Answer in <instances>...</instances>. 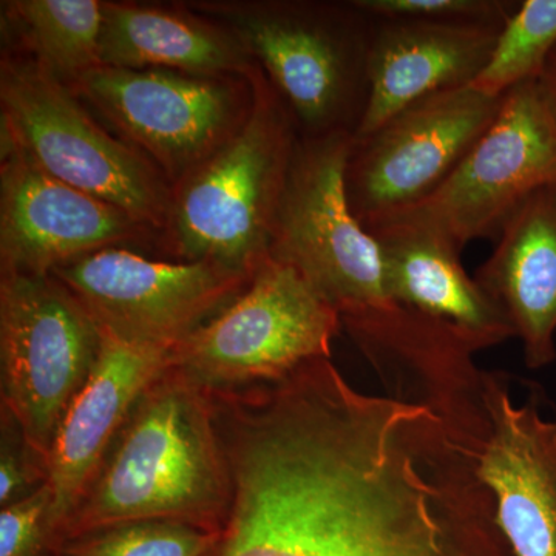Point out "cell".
<instances>
[{"instance_id": "obj_21", "label": "cell", "mask_w": 556, "mask_h": 556, "mask_svg": "<svg viewBox=\"0 0 556 556\" xmlns=\"http://www.w3.org/2000/svg\"><path fill=\"white\" fill-rule=\"evenodd\" d=\"M556 46V0H525L497 36L489 64L471 86L503 98L519 84L536 79Z\"/></svg>"}, {"instance_id": "obj_6", "label": "cell", "mask_w": 556, "mask_h": 556, "mask_svg": "<svg viewBox=\"0 0 556 556\" xmlns=\"http://www.w3.org/2000/svg\"><path fill=\"white\" fill-rule=\"evenodd\" d=\"M354 135L299 139L270 257L298 269L340 317L396 305L378 241L351 207L346 167Z\"/></svg>"}, {"instance_id": "obj_4", "label": "cell", "mask_w": 556, "mask_h": 556, "mask_svg": "<svg viewBox=\"0 0 556 556\" xmlns=\"http://www.w3.org/2000/svg\"><path fill=\"white\" fill-rule=\"evenodd\" d=\"M340 327L339 311L298 269L269 257L228 306L172 348L167 365L207 393L243 390L331 358Z\"/></svg>"}, {"instance_id": "obj_8", "label": "cell", "mask_w": 556, "mask_h": 556, "mask_svg": "<svg viewBox=\"0 0 556 556\" xmlns=\"http://www.w3.org/2000/svg\"><path fill=\"white\" fill-rule=\"evenodd\" d=\"M0 97L2 134L40 169L141 225L169 218L172 200L148 161L98 126L38 62H7Z\"/></svg>"}, {"instance_id": "obj_20", "label": "cell", "mask_w": 556, "mask_h": 556, "mask_svg": "<svg viewBox=\"0 0 556 556\" xmlns=\"http://www.w3.org/2000/svg\"><path fill=\"white\" fill-rule=\"evenodd\" d=\"M40 67L75 78L100 67L105 5L97 0H21L10 3Z\"/></svg>"}, {"instance_id": "obj_3", "label": "cell", "mask_w": 556, "mask_h": 556, "mask_svg": "<svg viewBox=\"0 0 556 556\" xmlns=\"http://www.w3.org/2000/svg\"><path fill=\"white\" fill-rule=\"evenodd\" d=\"M277 91L257 87L247 119L182 181L169 218L178 257L252 274L270 257L299 139Z\"/></svg>"}, {"instance_id": "obj_12", "label": "cell", "mask_w": 556, "mask_h": 556, "mask_svg": "<svg viewBox=\"0 0 556 556\" xmlns=\"http://www.w3.org/2000/svg\"><path fill=\"white\" fill-rule=\"evenodd\" d=\"M2 273L47 276L137 237L141 223L119 207L40 169L2 134Z\"/></svg>"}, {"instance_id": "obj_22", "label": "cell", "mask_w": 556, "mask_h": 556, "mask_svg": "<svg viewBox=\"0 0 556 556\" xmlns=\"http://www.w3.org/2000/svg\"><path fill=\"white\" fill-rule=\"evenodd\" d=\"M215 536L182 522H124L68 540L60 556H204Z\"/></svg>"}, {"instance_id": "obj_14", "label": "cell", "mask_w": 556, "mask_h": 556, "mask_svg": "<svg viewBox=\"0 0 556 556\" xmlns=\"http://www.w3.org/2000/svg\"><path fill=\"white\" fill-rule=\"evenodd\" d=\"M489 431L475 453L493 493L496 522L514 556H556V420L535 402L515 405L500 372H482Z\"/></svg>"}, {"instance_id": "obj_2", "label": "cell", "mask_w": 556, "mask_h": 556, "mask_svg": "<svg viewBox=\"0 0 556 556\" xmlns=\"http://www.w3.org/2000/svg\"><path fill=\"white\" fill-rule=\"evenodd\" d=\"M229 496L211 394L166 365L139 396L70 515L61 547L134 521H175L217 533Z\"/></svg>"}, {"instance_id": "obj_25", "label": "cell", "mask_w": 556, "mask_h": 556, "mask_svg": "<svg viewBox=\"0 0 556 556\" xmlns=\"http://www.w3.org/2000/svg\"><path fill=\"white\" fill-rule=\"evenodd\" d=\"M375 17H420V20L506 24L518 9L511 0H353Z\"/></svg>"}, {"instance_id": "obj_17", "label": "cell", "mask_w": 556, "mask_h": 556, "mask_svg": "<svg viewBox=\"0 0 556 556\" xmlns=\"http://www.w3.org/2000/svg\"><path fill=\"white\" fill-rule=\"evenodd\" d=\"M367 229L378 241L391 302L444 325L473 353L515 338L506 314L468 276L463 251L447 237L407 215Z\"/></svg>"}, {"instance_id": "obj_11", "label": "cell", "mask_w": 556, "mask_h": 556, "mask_svg": "<svg viewBox=\"0 0 556 556\" xmlns=\"http://www.w3.org/2000/svg\"><path fill=\"white\" fill-rule=\"evenodd\" d=\"M102 334L172 350L248 287L252 276L208 263L156 262L102 249L54 269Z\"/></svg>"}, {"instance_id": "obj_19", "label": "cell", "mask_w": 556, "mask_h": 556, "mask_svg": "<svg viewBox=\"0 0 556 556\" xmlns=\"http://www.w3.org/2000/svg\"><path fill=\"white\" fill-rule=\"evenodd\" d=\"M247 47L226 33L169 11L105 5L100 65L215 75L248 67Z\"/></svg>"}, {"instance_id": "obj_10", "label": "cell", "mask_w": 556, "mask_h": 556, "mask_svg": "<svg viewBox=\"0 0 556 556\" xmlns=\"http://www.w3.org/2000/svg\"><path fill=\"white\" fill-rule=\"evenodd\" d=\"M551 185L556 131L532 79L504 94L496 118L447 181L396 215L430 226L463 251L475 240L496 241L525 201Z\"/></svg>"}, {"instance_id": "obj_1", "label": "cell", "mask_w": 556, "mask_h": 556, "mask_svg": "<svg viewBox=\"0 0 556 556\" xmlns=\"http://www.w3.org/2000/svg\"><path fill=\"white\" fill-rule=\"evenodd\" d=\"M214 413L230 496L204 556H514L475 453L424 402L318 362Z\"/></svg>"}, {"instance_id": "obj_23", "label": "cell", "mask_w": 556, "mask_h": 556, "mask_svg": "<svg viewBox=\"0 0 556 556\" xmlns=\"http://www.w3.org/2000/svg\"><path fill=\"white\" fill-rule=\"evenodd\" d=\"M49 482V457L25 437L17 420L0 408V508L25 500Z\"/></svg>"}, {"instance_id": "obj_24", "label": "cell", "mask_w": 556, "mask_h": 556, "mask_svg": "<svg viewBox=\"0 0 556 556\" xmlns=\"http://www.w3.org/2000/svg\"><path fill=\"white\" fill-rule=\"evenodd\" d=\"M49 485L0 508V556H60L50 522Z\"/></svg>"}, {"instance_id": "obj_7", "label": "cell", "mask_w": 556, "mask_h": 556, "mask_svg": "<svg viewBox=\"0 0 556 556\" xmlns=\"http://www.w3.org/2000/svg\"><path fill=\"white\" fill-rule=\"evenodd\" d=\"M102 332L53 274L2 273L0 396L25 437L50 456L61 420L89 379Z\"/></svg>"}, {"instance_id": "obj_16", "label": "cell", "mask_w": 556, "mask_h": 556, "mask_svg": "<svg viewBox=\"0 0 556 556\" xmlns=\"http://www.w3.org/2000/svg\"><path fill=\"white\" fill-rule=\"evenodd\" d=\"M375 20L367 108L354 138L375 134L424 98L471 86L489 64L506 25L420 17Z\"/></svg>"}, {"instance_id": "obj_18", "label": "cell", "mask_w": 556, "mask_h": 556, "mask_svg": "<svg viewBox=\"0 0 556 556\" xmlns=\"http://www.w3.org/2000/svg\"><path fill=\"white\" fill-rule=\"evenodd\" d=\"M475 278L521 339L527 367L551 365L556 358V185L536 190L511 215Z\"/></svg>"}, {"instance_id": "obj_26", "label": "cell", "mask_w": 556, "mask_h": 556, "mask_svg": "<svg viewBox=\"0 0 556 556\" xmlns=\"http://www.w3.org/2000/svg\"><path fill=\"white\" fill-rule=\"evenodd\" d=\"M538 97L556 131V46L536 78Z\"/></svg>"}, {"instance_id": "obj_13", "label": "cell", "mask_w": 556, "mask_h": 556, "mask_svg": "<svg viewBox=\"0 0 556 556\" xmlns=\"http://www.w3.org/2000/svg\"><path fill=\"white\" fill-rule=\"evenodd\" d=\"M79 90L172 174H182L233 134L236 100L223 84L166 70L100 67Z\"/></svg>"}, {"instance_id": "obj_5", "label": "cell", "mask_w": 556, "mask_h": 556, "mask_svg": "<svg viewBox=\"0 0 556 556\" xmlns=\"http://www.w3.org/2000/svg\"><path fill=\"white\" fill-rule=\"evenodd\" d=\"M237 24L306 137L356 134L368 101L371 14L354 2H278L244 11Z\"/></svg>"}, {"instance_id": "obj_9", "label": "cell", "mask_w": 556, "mask_h": 556, "mask_svg": "<svg viewBox=\"0 0 556 556\" xmlns=\"http://www.w3.org/2000/svg\"><path fill=\"white\" fill-rule=\"evenodd\" d=\"M503 98L473 86L441 91L354 138L346 189L365 228L433 195L489 129Z\"/></svg>"}, {"instance_id": "obj_15", "label": "cell", "mask_w": 556, "mask_h": 556, "mask_svg": "<svg viewBox=\"0 0 556 556\" xmlns=\"http://www.w3.org/2000/svg\"><path fill=\"white\" fill-rule=\"evenodd\" d=\"M169 353L102 334L97 364L70 404L50 450L47 485L58 555L65 522L97 477L139 396L166 368Z\"/></svg>"}]
</instances>
